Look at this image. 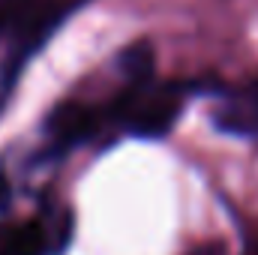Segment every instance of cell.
Listing matches in <instances>:
<instances>
[{
	"instance_id": "obj_1",
	"label": "cell",
	"mask_w": 258,
	"mask_h": 255,
	"mask_svg": "<svg viewBox=\"0 0 258 255\" xmlns=\"http://www.w3.org/2000/svg\"><path fill=\"white\" fill-rule=\"evenodd\" d=\"M108 126H111V117L105 105H90L81 99L57 102L45 117V135L51 150H72L78 144H87L99 138Z\"/></svg>"
},
{
	"instance_id": "obj_2",
	"label": "cell",
	"mask_w": 258,
	"mask_h": 255,
	"mask_svg": "<svg viewBox=\"0 0 258 255\" xmlns=\"http://www.w3.org/2000/svg\"><path fill=\"white\" fill-rule=\"evenodd\" d=\"M213 120L219 129H225L231 135H243V138L258 141V75H252L246 84L225 93Z\"/></svg>"
},
{
	"instance_id": "obj_3",
	"label": "cell",
	"mask_w": 258,
	"mask_h": 255,
	"mask_svg": "<svg viewBox=\"0 0 258 255\" xmlns=\"http://www.w3.org/2000/svg\"><path fill=\"white\" fill-rule=\"evenodd\" d=\"M120 63H123V81H153L156 51L147 39H138L120 51Z\"/></svg>"
},
{
	"instance_id": "obj_4",
	"label": "cell",
	"mask_w": 258,
	"mask_h": 255,
	"mask_svg": "<svg viewBox=\"0 0 258 255\" xmlns=\"http://www.w3.org/2000/svg\"><path fill=\"white\" fill-rule=\"evenodd\" d=\"M27 0H0V33L3 30H9V27H15V21L24 15V6Z\"/></svg>"
},
{
	"instance_id": "obj_5",
	"label": "cell",
	"mask_w": 258,
	"mask_h": 255,
	"mask_svg": "<svg viewBox=\"0 0 258 255\" xmlns=\"http://www.w3.org/2000/svg\"><path fill=\"white\" fill-rule=\"evenodd\" d=\"M186 255H225V243H219V240H210V243H198L192 246Z\"/></svg>"
}]
</instances>
